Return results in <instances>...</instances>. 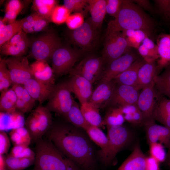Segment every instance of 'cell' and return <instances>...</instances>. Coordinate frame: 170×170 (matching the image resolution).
<instances>
[{
  "mask_svg": "<svg viewBox=\"0 0 170 170\" xmlns=\"http://www.w3.org/2000/svg\"><path fill=\"white\" fill-rule=\"evenodd\" d=\"M23 8V4L20 0L8 1L6 4L4 16L2 18L3 21L6 24L14 22Z\"/></svg>",
  "mask_w": 170,
  "mask_h": 170,
  "instance_id": "obj_36",
  "label": "cell"
},
{
  "mask_svg": "<svg viewBox=\"0 0 170 170\" xmlns=\"http://www.w3.org/2000/svg\"><path fill=\"white\" fill-rule=\"evenodd\" d=\"M6 59L0 60V91L2 92L8 89L12 85L9 70L5 61Z\"/></svg>",
  "mask_w": 170,
  "mask_h": 170,
  "instance_id": "obj_41",
  "label": "cell"
},
{
  "mask_svg": "<svg viewBox=\"0 0 170 170\" xmlns=\"http://www.w3.org/2000/svg\"><path fill=\"white\" fill-rule=\"evenodd\" d=\"M133 2L136 3L141 8H143L146 10L150 11L152 10L149 1L146 0H131Z\"/></svg>",
  "mask_w": 170,
  "mask_h": 170,
  "instance_id": "obj_56",
  "label": "cell"
},
{
  "mask_svg": "<svg viewBox=\"0 0 170 170\" xmlns=\"http://www.w3.org/2000/svg\"><path fill=\"white\" fill-rule=\"evenodd\" d=\"M129 46L137 49L144 38L148 37L144 31L140 30H126L122 31Z\"/></svg>",
  "mask_w": 170,
  "mask_h": 170,
  "instance_id": "obj_39",
  "label": "cell"
},
{
  "mask_svg": "<svg viewBox=\"0 0 170 170\" xmlns=\"http://www.w3.org/2000/svg\"><path fill=\"white\" fill-rule=\"evenodd\" d=\"M80 109L86 121L91 125L99 127L103 125L99 108L87 102L81 104Z\"/></svg>",
  "mask_w": 170,
  "mask_h": 170,
  "instance_id": "obj_28",
  "label": "cell"
},
{
  "mask_svg": "<svg viewBox=\"0 0 170 170\" xmlns=\"http://www.w3.org/2000/svg\"><path fill=\"white\" fill-rule=\"evenodd\" d=\"M149 152L151 156L160 163L166 161L167 156L164 145L160 142H156L149 144Z\"/></svg>",
  "mask_w": 170,
  "mask_h": 170,
  "instance_id": "obj_43",
  "label": "cell"
},
{
  "mask_svg": "<svg viewBox=\"0 0 170 170\" xmlns=\"http://www.w3.org/2000/svg\"><path fill=\"white\" fill-rule=\"evenodd\" d=\"M155 24L153 20L140 7L131 0H122L117 17L108 24L106 30L122 31L140 30L152 37Z\"/></svg>",
  "mask_w": 170,
  "mask_h": 170,
  "instance_id": "obj_2",
  "label": "cell"
},
{
  "mask_svg": "<svg viewBox=\"0 0 170 170\" xmlns=\"http://www.w3.org/2000/svg\"><path fill=\"white\" fill-rule=\"evenodd\" d=\"M146 157L137 143L117 170H145Z\"/></svg>",
  "mask_w": 170,
  "mask_h": 170,
  "instance_id": "obj_20",
  "label": "cell"
},
{
  "mask_svg": "<svg viewBox=\"0 0 170 170\" xmlns=\"http://www.w3.org/2000/svg\"><path fill=\"white\" fill-rule=\"evenodd\" d=\"M116 84L113 80L100 82L93 91L88 102L99 108L109 105Z\"/></svg>",
  "mask_w": 170,
  "mask_h": 170,
  "instance_id": "obj_16",
  "label": "cell"
},
{
  "mask_svg": "<svg viewBox=\"0 0 170 170\" xmlns=\"http://www.w3.org/2000/svg\"><path fill=\"white\" fill-rule=\"evenodd\" d=\"M105 63L102 57H88L82 60L69 73L71 75L75 74L81 76L93 84L100 79Z\"/></svg>",
  "mask_w": 170,
  "mask_h": 170,
  "instance_id": "obj_10",
  "label": "cell"
},
{
  "mask_svg": "<svg viewBox=\"0 0 170 170\" xmlns=\"http://www.w3.org/2000/svg\"><path fill=\"white\" fill-rule=\"evenodd\" d=\"M61 45L60 39L54 31H48L33 41L30 46L29 55L36 60L47 62L54 52Z\"/></svg>",
  "mask_w": 170,
  "mask_h": 170,
  "instance_id": "obj_5",
  "label": "cell"
},
{
  "mask_svg": "<svg viewBox=\"0 0 170 170\" xmlns=\"http://www.w3.org/2000/svg\"><path fill=\"white\" fill-rule=\"evenodd\" d=\"M153 119L170 129V99L159 95L153 113Z\"/></svg>",
  "mask_w": 170,
  "mask_h": 170,
  "instance_id": "obj_23",
  "label": "cell"
},
{
  "mask_svg": "<svg viewBox=\"0 0 170 170\" xmlns=\"http://www.w3.org/2000/svg\"><path fill=\"white\" fill-rule=\"evenodd\" d=\"M57 3L55 0H35L32 8L38 15L50 21L51 14Z\"/></svg>",
  "mask_w": 170,
  "mask_h": 170,
  "instance_id": "obj_34",
  "label": "cell"
},
{
  "mask_svg": "<svg viewBox=\"0 0 170 170\" xmlns=\"http://www.w3.org/2000/svg\"><path fill=\"white\" fill-rule=\"evenodd\" d=\"M169 165V167H170V161L167 163Z\"/></svg>",
  "mask_w": 170,
  "mask_h": 170,
  "instance_id": "obj_59",
  "label": "cell"
},
{
  "mask_svg": "<svg viewBox=\"0 0 170 170\" xmlns=\"http://www.w3.org/2000/svg\"><path fill=\"white\" fill-rule=\"evenodd\" d=\"M31 112L34 116L38 126L39 139L50 128L52 125L51 111L39 104Z\"/></svg>",
  "mask_w": 170,
  "mask_h": 170,
  "instance_id": "obj_25",
  "label": "cell"
},
{
  "mask_svg": "<svg viewBox=\"0 0 170 170\" xmlns=\"http://www.w3.org/2000/svg\"><path fill=\"white\" fill-rule=\"evenodd\" d=\"M10 140L5 131H0V155L8 153L11 145Z\"/></svg>",
  "mask_w": 170,
  "mask_h": 170,
  "instance_id": "obj_52",
  "label": "cell"
},
{
  "mask_svg": "<svg viewBox=\"0 0 170 170\" xmlns=\"http://www.w3.org/2000/svg\"><path fill=\"white\" fill-rule=\"evenodd\" d=\"M139 57L138 53L132 48L129 51L107 65L104 70L100 82L113 80L128 69Z\"/></svg>",
  "mask_w": 170,
  "mask_h": 170,
  "instance_id": "obj_12",
  "label": "cell"
},
{
  "mask_svg": "<svg viewBox=\"0 0 170 170\" xmlns=\"http://www.w3.org/2000/svg\"><path fill=\"white\" fill-rule=\"evenodd\" d=\"M156 43L158 55L156 64L159 71L170 65V34L160 35Z\"/></svg>",
  "mask_w": 170,
  "mask_h": 170,
  "instance_id": "obj_22",
  "label": "cell"
},
{
  "mask_svg": "<svg viewBox=\"0 0 170 170\" xmlns=\"http://www.w3.org/2000/svg\"><path fill=\"white\" fill-rule=\"evenodd\" d=\"M30 44L28 37L21 41L13 44L4 43L0 47V53L2 55L11 56H24Z\"/></svg>",
  "mask_w": 170,
  "mask_h": 170,
  "instance_id": "obj_33",
  "label": "cell"
},
{
  "mask_svg": "<svg viewBox=\"0 0 170 170\" xmlns=\"http://www.w3.org/2000/svg\"><path fill=\"white\" fill-rule=\"evenodd\" d=\"M17 97L11 88L1 92L0 96V110L1 112L12 113L16 110Z\"/></svg>",
  "mask_w": 170,
  "mask_h": 170,
  "instance_id": "obj_32",
  "label": "cell"
},
{
  "mask_svg": "<svg viewBox=\"0 0 170 170\" xmlns=\"http://www.w3.org/2000/svg\"><path fill=\"white\" fill-rule=\"evenodd\" d=\"M11 155L18 158L35 157V153L28 146L23 145H14L11 149Z\"/></svg>",
  "mask_w": 170,
  "mask_h": 170,
  "instance_id": "obj_44",
  "label": "cell"
},
{
  "mask_svg": "<svg viewBox=\"0 0 170 170\" xmlns=\"http://www.w3.org/2000/svg\"><path fill=\"white\" fill-rule=\"evenodd\" d=\"M159 95L154 82L143 88L139 93L136 104L145 121L153 119V114Z\"/></svg>",
  "mask_w": 170,
  "mask_h": 170,
  "instance_id": "obj_13",
  "label": "cell"
},
{
  "mask_svg": "<svg viewBox=\"0 0 170 170\" xmlns=\"http://www.w3.org/2000/svg\"><path fill=\"white\" fill-rule=\"evenodd\" d=\"M24 85L31 96L41 105L49 99L55 85L44 83L34 77L26 81Z\"/></svg>",
  "mask_w": 170,
  "mask_h": 170,
  "instance_id": "obj_17",
  "label": "cell"
},
{
  "mask_svg": "<svg viewBox=\"0 0 170 170\" xmlns=\"http://www.w3.org/2000/svg\"><path fill=\"white\" fill-rule=\"evenodd\" d=\"M70 13L63 5H57L52 13L50 21L56 24H62L66 22Z\"/></svg>",
  "mask_w": 170,
  "mask_h": 170,
  "instance_id": "obj_42",
  "label": "cell"
},
{
  "mask_svg": "<svg viewBox=\"0 0 170 170\" xmlns=\"http://www.w3.org/2000/svg\"><path fill=\"white\" fill-rule=\"evenodd\" d=\"M106 13L116 18L121 9L122 0H106Z\"/></svg>",
  "mask_w": 170,
  "mask_h": 170,
  "instance_id": "obj_48",
  "label": "cell"
},
{
  "mask_svg": "<svg viewBox=\"0 0 170 170\" xmlns=\"http://www.w3.org/2000/svg\"><path fill=\"white\" fill-rule=\"evenodd\" d=\"M139 91L133 86L116 84L109 105L118 107L136 104Z\"/></svg>",
  "mask_w": 170,
  "mask_h": 170,
  "instance_id": "obj_14",
  "label": "cell"
},
{
  "mask_svg": "<svg viewBox=\"0 0 170 170\" xmlns=\"http://www.w3.org/2000/svg\"><path fill=\"white\" fill-rule=\"evenodd\" d=\"M11 88L16 94L17 99L20 98L22 96L25 89L24 84H14L12 85Z\"/></svg>",
  "mask_w": 170,
  "mask_h": 170,
  "instance_id": "obj_55",
  "label": "cell"
},
{
  "mask_svg": "<svg viewBox=\"0 0 170 170\" xmlns=\"http://www.w3.org/2000/svg\"><path fill=\"white\" fill-rule=\"evenodd\" d=\"M80 54L78 50L62 45L56 48L50 59L54 76L70 73Z\"/></svg>",
  "mask_w": 170,
  "mask_h": 170,
  "instance_id": "obj_6",
  "label": "cell"
},
{
  "mask_svg": "<svg viewBox=\"0 0 170 170\" xmlns=\"http://www.w3.org/2000/svg\"><path fill=\"white\" fill-rule=\"evenodd\" d=\"M157 10L164 17L170 19V0H154Z\"/></svg>",
  "mask_w": 170,
  "mask_h": 170,
  "instance_id": "obj_51",
  "label": "cell"
},
{
  "mask_svg": "<svg viewBox=\"0 0 170 170\" xmlns=\"http://www.w3.org/2000/svg\"><path fill=\"white\" fill-rule=\"evenodd\" d=\"M32 170H79L77 166L62 153L48 139L36 142Z\"/></svg>",
  "mask_w": 170,
  "mask_h": 170,
  "instance_id": "obj_3",
  "label": "cell"
},
{
  "mask_svg": "<svg viewBox=\"0 0 170 170\" xmlns=\"http://www.w3.org/2000/svg\"><path fill=\"white\" fill-rule=\"evenodd\" d=\"M88 0H64L63 5L71 12L81 13L88 4Z\"/></svg>",
  "mask_w": 170,
  "mask_h": 170,
  "instance_id": "obj_46",
  "label": "cell"
},
{
  "mask_svg": "<svg viewBox=\"0 0 170 170\" xmlns=\"http://www.w3.org/2000/svg\"><path fill=\"white\" fill-rule=\"evenodd\" d=\"M68 82L72 93H73L81 104L88 102L92 91V83L83 77L72 75Z\"/></svg>",
  "mask_w": 170,
  "mask_h": 170,
  "instance_id": "obj_18",
  "label": "cell"
},
{
  "mask_svg": "<svg viewBox=\"0 0 170 170\" xmlns=\"http://www.w3.org/2000/svg\"><path fill=\"white\" fill-rule=\"evenodd\" d=\"M22 29L21 20L6 24L0 19V47L9 41Z\"/></svg>",
  "mask_w": 170,
  "mask_h": 170,
  "instance_id": "obj_29",
  "label": "cell"
},
{
  "mask_svg": "<svg viewBox=\"0 0 170 170\" xmlns=\"http://www.w3.org/2000/svg\"><path fill=\"white\" fill-rule=\"evenodd\" d=\"M125 121L124 115L119 107H111L103 120V125L107 126L122 125Z\"/></svg>",
  "mask_w": 170,
  "mask_h": 170,
  "instance_id": "obj_38",
  "label": "cell"
},
{
  "mask_svg": "<svg viewBox=\"0 0 170 170\" xmlns=\"http://www.w3.org/2000/svg\"><path fill=\"white\" fill-rule=\"evenodd\" d=\"M170 161V147L168 149V151L167 153V158L166 161L167 162H168Z\"/></svg>",
  "mask_w": 170,
  "mask_h": 170,
  "instance_id": "obj_57",
  "label": "cell"
},
{
  "mask_svg": "<svg viewBox=\"0 0 170 170\" xmlns=\"http://www.w3.org/2000/svg\"><path fill=\"white\" fill-rule=\"evenodd\" d=\"M164 69L162 73L156 77L155 86L159 94L170 99V65Z\"/></svg>",
  "mask_w": 170,
  "mask_h": 170,
  "instance_id": "obj_30",
  "label": "cell"
},
{
  "mask_svg": "<svg viewBox=\"0 0 170 170\" xmlns=\"http://www.w3.org/2000/svg\"><path fill=\"white\" fill-rule=\"evenodd\" d=\"M50 21L38 15L33 27V32L41 31L47 27Z\"/></svg>",
  "mask_w": 170,
  "mask_h": 170,
  "instance_id": "obj_53",
  "label": "cell"
},
{
  "mask_svg": "<svg viewBox=\"0 0 170 170\" xmlns=\"http://www.w3.org/2000/svg\"><path fill=\"white\" fill-rule=\"evenodd\" d=\"M71 93L68 81L55 85L45 107L65 117L73 103Z\"/></svg>",
  "mask_w": 170,
  "mask_h": 170,
  "instance_id": "obj_8",
  "label": "cell"
},
{
  "mask_svg": "<svg viewBox=\"0 0 170 170\" xmlns=\"http://www.w3.org/2000/svg\"><path fill=\"white\" fill-rule=\"evenodd\" d=\"M38 15V14L35 12L21 20L22 29L26 34L33 32V27Z\"/></svg>",
  "mask_w": 170,
  "mask_h": 170,
  "instance_id": "obj_49",
  "label": "cell"
},
{
  "mask_svg": "<svg viewBox=\"0 0 170 170\" xmlns=\"http://www.w3.org/2000/svg\"><path fill=\"white\" fill-rule=\"evenodd\" d=\"M0 170H8L7 169L5 166V164H0Z\"/></svg>",
  "mask_w": 170,
  "mask_h": 170,
  "instance_id": "obj_58",
  "label": "cell"
},
{
  "mask_svg": "<svg viewBox=\"0 0 170 170\" xmlns=\"http://www.w3.org/2000/svg\"><path fill=\"white\" fill-rule=\"evenodd\" d=\"M158 72L156 61H145L139 69L134 87L140 90L150 85L154 82Z\"/></svg>",
  "mask_w": 170,
  "mask_h": 170,
  "instance_id": "obj_19",
  "label": "cell"
},
{
  "mask_svg": "<svg viewBox=\"0 0 170 170\" xmlns=\"http://www.w3.org/2000/svg\"><path fill=\"white\" fill-rule=\"evenodd\" d=\"M90 17L93 24L97 29L101 27L106 13V0H88Z\"/></svg>",
  "mask_w": 170,
  "mask_h": 170,
  "instance_id": "obj_27",
  "label": "cell"
},
{
  "mask_svg": "<svg viewBox=\"0 0 170 170\" xmlns=\"http://www.w3.org/2000/svg\"><path fill=\"white\" fill-rule=\"evenodd\" d=\"M97 30L89 18L78 28L70 30L68 35L71 42L83 51H88L96 42L98 37Z\"/></svg>",
  "mask_w": 170,
  "mask_h": 170,
  "instance_id": "obj_9",
  "label": "cell"
},
{
  "mask_svg": "<svg viewBox=\"0 0 170 170\" xmlns=\"http://www.w3.org/2000/svg\"><path fill=\"white\" fill-rule=\"evenodd\" d=\"M84 22L82 14L77 13L70 15L65 22L68 28L73 30L80 26Z\"/></svg>",
  "mask_w": 170,
  "mask_h": 170,
  "instance_id": "obj_50",
  "label": "cell"
},
{
  "mask_svg": "<svg viewBox=\"0 0 170 170\" xmlns=\"http://www.w3.org/2000/svg\"><path fill=\"white\" fill-rule=\"evenodd\" d=\"M145 61L140 57L126 70L113 80L117 84L135 86L139 69Z\"/></svg>",
  "mask_w": 170,
  "mask_h": 170,
  "instance_id": "obj_24",
  "label": "cell"
},
{
  "mask_svg": "<svg viewBox=\"0 0 170 170\" xmlns=\"http://www.w3.org/2000/svg\"><path fill=\"white\" fill-rule=\"evenodd\" d=\"M5 61L10 73L12 85L24 84L26 81L34 77L27 57L11 56L6 59Z\"/></svg>",
  "mask_w": 170,
  "mask_h": 170,
  "instance_id": "obj_11",
  "label": "cell"
},
{
  "mask_svg": "<svg viewBox=\"0 0 170 170\" xmlns=\"http://www.w3.org/2000/svg\"><path fill=\"white\" fill-rule=\"evenodd\" d=\"M125 121L135 126L144 125L145 121L143 115L139 110L134 112L124 115Z\"/></svg>",
  "mask_w": 170,
  "mask_h": 170,
  "instance_id": "obj_47",
  "label": "cell"
},
{
  "mask_svg": "<svg viewBox=\"0 0 170 170\" xmlns=\"http://www.w3.org/2000/svg\"><path fill=\"white\" fill-rule=\"evenodd\" d=\"M30 65L34 77L44 83L55 85V76L47 61L36 60Z\"/></svg>",
  "mask_w": 170,
  "mask_h": 170,
  "instance_id": "obj_21",
  "label": "cell"
},
{
  "mask_svg": "<svg viewBox=\"0 0 170 170\" xmlns=\"http://www.w3.org/2000/svg\"><path fill=\"white\" fill-rule=\"evenodd\" d=\"M65 117L75 127L85 131L91 125L86 120L80 108L74 100L70 110Z\"/></svg>",
  "mask_w": 170,
  "mask_h": 170,
  "instance_id": "obj_31",
  "label": "cell"
},
{
  "mask_svg": "<svg viewBox=\"0 0 170 170\" xmlns=\"http://www.w3.org/2000/svg\"><path fill=\"white\" fill-rule=\"evenodd\" d=\"M25 125L31 135V139L36 142L39 140L38 125L34 116L31 112L25 121Z\"/></svg>",
  "mask_w": 170,
  "mask_h": 170,
  "instance_id": "obj_45",
  "label": "cell"
},
{
  "mask_svg": "<svg viewBox=\"0 0 170 170\" xmlns=\"http://www.w3.org/2000/svg\"><path fill=\"white\" fill-rule=\"evenodd\" d=\"M48 140L64 156L77 166L91 170L95 164L92 146L80 130L64 124H52Z\"/></svg>",
  "mask_w": 170,
  "mask_h": 170,
  "instance_id": "obj_1",
  "label": "cell"
},
{
  "mask_svg": "<svg viewBox=\"0 0 170 170\" xmlns=\"http://www.w3.org/2000/svg\"><path fill=\"white\" fill-rule=\"evenodd\" d=\"M36 100L29 94L25 88L21 97L17 100L16 109L22 113L31 112L35 105Z\"/></svg>",
  "mask_w": 170,
  "mask_h": 170,
  "instance_id": "obj_40",
  "label": "cell"
},
{
  "mask_svg": "<svg viewBox=\"0 0 170 170\" xmlns=\"http://www.w3.org/2000/svg\"><path fill=\"white\" fill-rule=\"evenodd\" d=\"M160 163L151 156H146L145 170H160Z\"/></svg>",
  "mask_w": 170,
  "mask_h": 170,
  "instance_id": "obj_54",
  "label": "cell"
},
{
  "mask_svg": "<svg viewBox=\"0 0 170 170\" xmlns=\"http://www.w3.org/2000/svg\"><path fill=\"white\" fill-rule=\"evenodd\" d=\"M89 138L101 149L99 154L103 163L107 153L108 140L107 137L99 127L90 125L85 131Z\"/></svg>",
  "mask_w": 170,
  "mask_h": 170,
  "instance_id": "obj_26",
  "label": "cell"
},
{
  "mask_svg": "<svg viewBox=\"0 0 170 170\" xmlns=\"http://www.w3.org/2000/svg\"><path fill=\"white\" fill-rule=\"evenodd\" d=\"M106 127L108 148L102 163L105 166L111 164L117 153L128 144L131 137L130 131L123 125Z\"/></svg>",
  "mask_w": 170,
  "mask_h": 170,
  "instance_id": "obj_7",
  "label": "cell"
},
{
  "mask_svg": "<svg viewBox=\"0 0 170 170\" xmlns=\"http://www.w3.org/2000/svg\"><path fill=\"white\" fill-rule=\"evenodd\" d=\"M9 135L14 145H23L29 146L32 140L29 132L24 126L12 129Z\"/></svg>",
  "mask_w": 170,
  "mask_h": 170,
  "instance_id": "obj_37",
  "label": "cell"
},
{
  "mask_svg": "<svg viewBox=\"0 0 170 170\" xmlns=\"http://www.w3.org/2000/svg\"><path fill=\"white\" fill-rule=\"evenodd\" d=\"M35 157L18 158L10 154L5 156V166L8 170H23L34 164Z\"/></svg>",
  "mask_w": 170,
  "mask_h": 170,
  "instance_id": "obj_35",
  "label": "cell"
},
{
  "mask_svg": "<svg viewBox=\"0 0 170 170\" xmlns=\"http://www.w3.org/2000/svg\"><path fill=\"white\" fill-rule=\"evenodd\" d=\"M153 119L145 121L144 125L147 141L149 144L160 142L165 147H170V129L156 124Z\"/></svg>",
  "mask_w": 170,
  "mask_h": 170,
  "instance_id": "obj_15",
  "label": "cell"
},
{
  "mask_svg": "<svg viewBox=\"0 0 170 170\" xmlns=\"http://www.w3.org/2000/svg\"><path fill=\"white\" fill-rule=\"evenodd\" d=\"M132 49L122 31L106 30L102 57L107 65Z\"/></svg>",
  "mask_w": 170,
  "mask_h": 170,
  "instance_id": "obj_4",
  "label": "cell"
}]
</instances>
